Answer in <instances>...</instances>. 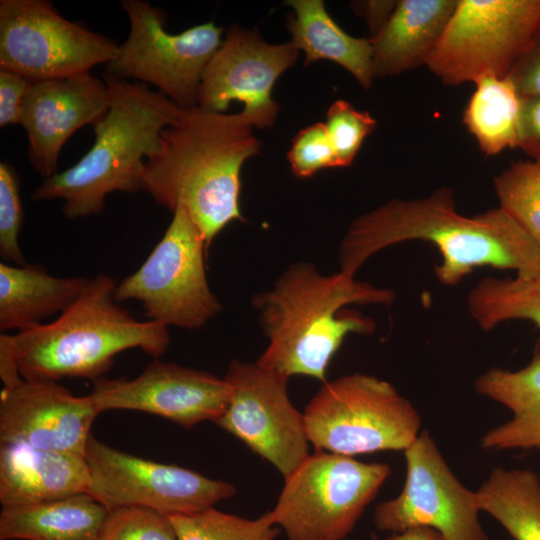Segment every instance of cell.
<instances>
[{
  "instance_id": "6da1fadb",
  "label": "cell",
  "mask_w": 540,
  "mask_h": 540,
  "mask_svg": "<svg viewBox=\"0 0 540 540\" xmlns=\"http://www.w3.org/2000/svg\"><path fill=\"white\" fill-rule=\"evenodd\" d=\"M421 240L441 254L435 275L456 286L479 267L514 270L515 276L540 272V245L499 207L472 217L457 211L448 187L422 198L392 199L351 222L339 250L340 271L355 277L379 251L397 243Z\"/></svg>"
},
{
  "instance_id": "7a4b0ae2",
  "label": "cell",
  "mask_w": 540,
  "mask_h": 540,
  "mask_svg": "<svg viewBox=\"0 0 540 540\" xmlns=\"http://www.w3.org/2000/svg\"><path fill=\"white\" fill-rule=\"evenodd\" d=\"M252 129L241 112L182 109L161 132L159 151L145 160L142 190L172 213L183 208L208 247L228 224L244 221L241 169L261 149Z\"/></svg>"
},
{
  "instance_id": "3957f363",
  "label": "cell",
  "mask_w": 540,
  "mask_h": 540,
  "mask_svg": "<svg viewBox=\"0 0 540 540\" xmlns=\"http://www.w3.org/2000/svg\"><path fill=\"white\" fill-rule=\"evenodd\" d=\"M394 299V291L341 271L324 275L312 263L291 264L270 290L252 299L268 339L257 363L288 378L301 375L326 382L329 364L345 338L376 329L370 317L344 308L390 305Z\"/></svg>"
},
{
  "instance_id": "277c9868",
  "label": "cell",
  "mask_w": 540,
  "mask_h": 540,
  "mask_svg": "<svg viewBox=\"0 0 540 540\" xmlns=\"http://www.w3.org/2000/svg\"><path fill=\"white\" fill-rule=\"evenodd\" d=\"M116 283L98 274L76 301L48 324L10 335L2 333L21 377L58 381L65 377H103L118 353L139 348L152 357L170 344L168 327L139 321L114 297Z\"/></svg>"
},
{
  "instance_id": "5b68a950",
  "label": "cell",
  "mask_w": 540,
  "mask_h": 540,
  "mask_svg": "<svg viewBox=\"0 0 540 540\" xmlns=\"http://www.w3.org/2000/svg\"><path fill=\"white\" fill-rule=\"evenodd\" d=\"M110 106L93 127L95 141L72 167L44 179L32 200L62 199L69 219L99 214L108 194L142 190L145 160L160 149L161 132L182 109L144 83L103 75Z\"/></svg>"
},
{
  "instance_id": "8992f818",
  "label": "cell",
  "mask_w": 540,
  "mask_h": 540,
  "mask_svg": "<svg viewBox=\"0 0 540 540\" xmlns=\"http://www.w3.org/2000/svg\"><path fill=\"white\" fill-rule=\"evenodd\" d=\"M303 415L316 450L350 457L405 451L421 432L413 404L391 383L363 373L324 382Z\"/></svg>"
},
{
  "instance_id": "52a82bcc",
  "label": "cell",
  "mask_w": 540,
  "mask_h": 540,
  "mask_svg": "<svg viewBox=\"0 0 540 540\" xmlns=\"http://www.w3.org/2000/svg\"><path fill=\"white\" fill-rule=\"evenodd\" d=\"M390 473L386 463L316 450L284 478L273 520L288 540H343Z\"/></svg>"
},
{
  "instance_id": "ba28073f",
  "label": "cell",
  "mask_w": 540,
  "mask_h": 540,
  "mask_svg": "<svg viewBox=\"0 0 540 540\" xmlns=\"http://www.w3.org/2000/svg\"><path fill=\"white\" fill-rule=\"evenodd\" d=\"M207 248L191 217L177 208L144 263L116 285V301H138L148 320L166 327L205 326L222 309L207 281Z\"/></svg>"
},
{
  "instance_id": "9c48e42d",
  "label": "cell",
  "mask_w": 540,
  "mask_h": 540,
  "mask_svg": "<svg viewBox=\"0 0 540 540\" xmlns=\"http://www.w3.org/2000/svg\"><path fill=\"white\" fill-rule=\"evenodd\" d=\"M540 30V0H458L427 67L445 85L507 77Z\"/></svg>"
},
{
  "instance_id": "30bf717a",
  "label": "cell",
  "mask_w": 540,
  "mask_h": 540,
  "mask_svg": "<svg viewBox=\"0 0 540 540\" xmlns=\"http://www.w3.org/2000/svg\"><path fill=\"white\" fill-rule=\"evenodd\" d=\"M129 33L106 74L121 80L153 84L183 109L198 105L204 71L222 44L223 28L213 21L170 34L166 15L143 0H123Z\"/></svg>"
},
{
  "instance_id": "8fae6325",
  "label": "cell",
  "mask_w": 540,
  "mask_h": 540,
  "mask_svg": "<svg viewBox=\"0 0 540 540\" xmlns=\"http://www.w3.org/2000/svg\"><path fill=\"white\" fill-rule=\"evenodd\" d=\"M119 44L72 22L46 0L0 1V69L31 82L109 64Z\"/></svg>"
},
{
  "instance_id": "7c38bea8",
  "label": "cell",
  "mask_w": 540,
  "mask_h": 540,
  "mask_svg": "<svg viewBox=\"0 0 540 540\" xmlns=\"http://www.w3.org/2000/svg\"><path fill=\"white\" fill-rule=\"evenodd\" d=\"M87 493L108 511L142 507L166 516L189 514L231 498L233 484L174 464L146 460L89 437Z\"/></svg>"
},
{
  "instance_id": "4fadbf2b",
  "label": "cell",
  "mask_w": 540,
  "mask_h": 540,
  "mask_svg": "<svg viewBox=\"0 0 540 540\" xmlns=\"http://www.w3.org/2000/svg\"><path fill=\"white\" fill-rule=\"evenodd\" d=\"M404 455L403 488L395 498L376 506V528L394 534L426 527L443 540H489L479 521L477 492L459 481L427 430Z\"/></svg>"
},
{
  "instance_id": "5bb4252c",
  "label": "cell",
  "mask_w": 540,
  "mask_h": 540,
  "mask_svg": "<svg viewBox=\"0 0 540 540\" xmlns=\"http://www.w3.org/2000/svg\"><path fill=\"white\" fill-rule=\"evenodd\" d=\"M224 379L229 401L215 423L285 478L309 455L310 444L304 415L288 395L289 378L257 362L232 360Z\"/></svg>"
},
{
  "instance_id": "9a60e30c",
  "label": "cell",
  "mask_w": 540,
  "mask_h": 540,
  "mask_svg": "<svg viewBox=\"0 0 540 540\" xmlns=\"http://www.w3.org/2000/svg\"><path fill=\"white\" fill-rule=\"evenodd\" d=\"M298 55L291 41L269 44L257 30L231 26L204 71L197 106L224 113L238 101L253 127H271L280 109L272 89Z\"/></svg>"
},
{
  "instance_id": "2e32d148",
  "label": "cell",
  "mask_w": 540,
  "mask_h": 540,
  "mask_svg": "<svg viewBox=\"0 0 540 540\" xmlns=\"http://www.w3.org/2000/svg\"><path fill=\"white\" fill-rule=\"evenodd\" d=\"M224 378L211 373L154 360L136 378L94 380L89 396L99 412L134 410L166 418L185 428L214 423L229 401Z\"/></svg>"
},
{
  "instance_id": "e0dca14e",
  "label": "cell",
  "mask_w": 540,
  "mask_h": 540,
  "mask_svg": "<svg viewBox=\"0 0 540 540\" xmlns=\"http://www.w3.org/2000/svg\"><path fill=\"white\" fill-rule=\"evenodd\" d=\"M89 395L74 396L56 381H28L0 393V443L85 456L99 414Z\"/></svg>"
},
{
  "instance_id": "ac0fdd59",
  "label": "cell",
  "mask_w": 540,
  "mask_h": 540,
  "mask_svg": "<svg viewBox=\"0 0 540 540\" xmlns=\"http://www.w3.org/2000/svg\"><path fill=\"white\" fill-rule=\"evenodd\" d=\"M110 93L90 71L31 82L20 125L28 137V159L44 179L55 175L61 149L81 127L95 125L107 113Z\"/></svg>"
},
{
  "instance_id": "d6986e66",
  "label": "cell",
  "mask_w": 540,
  "mask_h": 540,
  "mask_svg": "<svg viewBox=\"0 0 540 540\" xmlns=\"http://www.w3.org/2000/svg\"><path fill=\"white\" fill-rule=\"evenodd\" d=\"M85 456L41 450L24 443H0L2 507L53 501L86 492Z\"/></svg>"
},
{
  "instance_id": "ffe728a7",
  "label": "cell",
  "mask_w": 540,
  "mask_h": 540,
  "mask_svg": "<svg viewBox=\"0 0 540 540\" xmlns=\"http://www.w3.org/2000/svg\"><path fill=\"white\" fill-rule=\"evenodd\" d=\"M458 0H399L382 30L369 38L376 77L428 64Z\"/></svg>"
},
{
  "instance_id": "44dd1931",
  "label": "cell",
  "mask_w": 540,
  "mask_h": 540,
  "mask_svg": "<svg viewBox=\"0 0 540 540\" xmlns=\"http://www.w3.org/2000/svg\"><path fill=\"white\" fill-rule=\"evenodd\" d=\"M474 386L478 394L512 413L508 421L482 435V448L540 450V344H536L530 362L523 368H490L479 375Z\"/></svg>"
},
{
  "instance_id": "7402d4cb",
  "label": "cell",
  "mask_w": 540,
  "mask_h": 540,
  "mask_svg": "<svg viewBox=\"0 0 540 540\" xmlns=\"http://www.w3.org/2000/svg\"><path fill=\"white\" fill-rule=\"evenodd\" d=\"M88 278L56 277L44 266L0 263V329L24 331L63 313L80 296Z\"/></svg>"
},
{
  "instance_id": "603a6c76",
  "label": "cell",
  "mask_w": 540,
  "mask_h": 540,
  "mask_svg": "<svg viewBox=\"0 0 540 540\" xmlns=\"http://www.w3.org/2000/svg\"><path fill=\"white\" fill-rule=\"evenodd\" d=\"M286 4L295 14L287 25L291 42L304 52V64L334 62L369 89L375 78L370 39L347 34L329 15L322 0H289Z\"/></svg>"
},
{
  "instance_id": "cb8c5ba5",
  "label": "cell",
  "mask_w": 540,
  "mask_h": 540,
  "mask_svg": "<svg viewBox=\"0 0 540 540\" xmlns=\"http://www.w3.org/2000/svg\"><path fill=\"white\" fill-rule=\"evenodd\" d=\"M109 511L88 493L2 507L0 540H96Z\"/></svg>"
},
{
  "instance_id": "d4e9b609",
  "label": "cell",
  "mask_w": 540,
  "mask_h": 540,
  "mask_svg": "<svg viewBox=\"0 0 540 540\" xmlns=\"http://www.w3.org/2000/svg\"><path fill=\"white\" fill-rule=\"evenodd\" d=\"M474 84L462 121L481 152L491 157L517 148L521 97L512 81L488 74Z\"/></svg>"
},
{
  "instance_id": "484cf974",
  "label": "cell",
  "mask_w": 540,
  "mask_h": 540,
  "mask_svg": "<svg viewBox=\"0 0 540 540\" xmlns=\"http://www.w3.org/2000/svg\"><path fill=\"white\" fill-rule=\"evenodd\" d=\"M481 511L514 540H540V478L529 469H493L476 490Z\"/></svg>"
},
{
  "instance_id": "4316f807",
  "label": "cell",
  "mask_w": 540,
  "mask_h": 540,
  "mask_svg": "<svg viewBox=\"0 0 540 540\" xmlns=\"http://www.w3.org/2000/svg\"><path fill=\"white\" fill-rule=\"evenodd\" d=\"M472 319L483 330L511 320L540 328V272L529 277H486L467 296Z\"/></svg>"
},
{
  "instance_id": "83f0119b",
  "label": "cell",
  "mask_w": 540,
  "mask_h": 540,
  "mask_svg": "<svg viewBox=\"0 0 540 540\" xmlns=\"http://www.w3.org/2000/svg\"><path fill=\"white\" fill-rule=\"evenodd\" d=\"M178 540H275L280 529L271 511L256 519L242 518L209 507L168 516Z\"/></svg>"
},
{
  "instance_id": "f1b7e54d",
  "label": "cell",
  "mask_w": 540,
  "mask_h": 540,
  "mask_svg": "<svg viewBox=\"0 0 540 540\" xmlns=\"http://www.w3.org/2000/svg\"><path fill=\"white\" fill-rule=\"evenodd\" d=\"M499 208L540 245V162L517 161L493 179Z\"/></svg>"
},
{
  "instance_id": "f546056e",
  "label": "cell",
  "mask_w": 540,
  "mask_h": 540,
  "mask_svg": "<svg viewBox=\"0 0 540 540\" xmlns=\"http://www.w3.org/2000/svg\"><path fill=\"white\" fill-rule=\"evenodd\" d=\"M325 126L339 167H346L353 162L365 138L374 131L377 121L369 112L359 111L339 99L329 107Z\"/></svg>"
},
{
  "instance_id": "4dcf8cb0",
  "label": "cell",
  "mask_w": 540,
  "mask_h": 540,
  "mask_svg": "<svg viewBox=\"0 0 540 540\" xmlns=\"http://www.w3.org/2000/svg\"><path fill=\"white\" fill-rule=\"evenodd\" d=\"M96 540H178L168 516L142 507L109 511Z\"/></svg>"
},
{
  "instance_id": "1f68e13d",
  "label": "cell",
  "mask_w": 540,
  "mask_h": 540,
  "mask_svg": "<svg viewBox=\"0 0 540 540\" xmlns=\"http://www.w3.org/2000/svg\"><path fill=\"white\" fill-rule=\"evenodd\" d=\"M24 219L20 180L14 167L0 163V255L17 266L27 264L19 245Z\"/></svg>"
},
{
  "instance_id": "d6a6232c",
  "label": "cell",
  "mask_w": 540,
  "mask_h": 540,
  "mask_svg": "<svg viewBox=\"0 0 540 540\" xmlns=\"http://www.w3.org/2000/svg\"><path fill=\"white\" fill-rule=\"evenodd\" d=\"M287 159L292 173L299 178L311 177L322 169L339 167L323 122L307 126L294 136Z\"/></svg>"
},
{
  "instance_id": "836d02e7",
  "label": "cell",
  "mask_w": 540,
  "mask_h": 540,
  "mask_svg": "<svg viewBox=\"0 0 540 540\" xmlns=\"http://www.w3.org/2000/svg\"><path fill=\"white\" fill-rule=\"evenodd\" d=\"M520 97L540 98V30L507 76Z\"/></svg>"
},
{
  "instance_id": "e575fe53",
  "label": "cell",
  "mask_w": 540,
  "mask_h": 540,
  "mask_svg": "<svg viewBox=\"0 0 540 540\" xmlns=\"http://www.w3.org/2000/svg\"><path fill=\"white\" fill-rule=\"evenodd\" d=\"M31 81L0 69V127L20 124L22 106Z\"/></svg>"
},
{
  "instance_id": "d590c367",
  "label": "cell",
  "mask_w": 540,
  "mask_h": 540,
  "mask_svg": "<svg viewBox=\"0 0 540 540\" xmlns=\"http://www.w3.org/2000/svg\"><path fill=\"white\" fill-rule=\"evenodd\" d=\"M531 160L540 162V98L521 97L518 145Z\"/></svg>"
},
{
  "instance_id": "8d00e7d4",
  "label": "cell",
  "mask_w": 540,
  "mask_h": 540,
  "mask_svg": "<svg viewBox=\"0 0 540 540\" xmlns=\"http://www.w3.org/2000/svg\"><path fill=\"white\" fill-rule=\"evenodd\" d=\"M397 1H358L353 2V11L364 18L370 32V37L376 36L385 26L392 15Z\"/></svg>"
},
{
  "instance_id": "74e56055",
  "label": "cell",
  "mask_w": 540,
  "mask_h": 540,
  "mask_svg": "<svg viewBox=\"0 0 540 540\" xmlns=\"http://www.w3.org/2000/svg\"><path fill=\"white\" fill-rule=\"evenodd\" d=\"M385 540H443V538L434 529L418 527L401 533H394Z\"/></svg>"
},
{
  "instance_id": "f35d334b",
  "label": "cell",
  "mask_w": 540,
  "mask_h": 540,
  "mask_svg": "<svg viewBox=\"0 0 540 540\" xmlns=\"http://www.w3.org/2000/svg\"><path fill=\"white\" fill-rule=\"evenodd\" d=\"M370 540H380L376 534H372Z\"/></svg>"
}]
</instances>
